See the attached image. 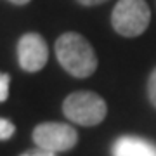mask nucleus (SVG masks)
I'll list each match as a JSON object with an SVG mask.
<instances>
[{
  "mask_svg": "<svg viewBox=\"0 0 156 156\" xmlns=\"http://www.w3.org/2000/svg\"><path fill=\"white\" fill-rule=\"evenodd\" d=\"M56 57L75 78H87L97 69V56L92 45L85 37L75 31L62 33L56 40Z\"/></svg>",
  "mask_w": 156,
  "mask_h": 156,
  "instance_id": "1",
  "label": "nucleus"
},
{
  "mask_svg": "<svg viewBox=\"0 0 156 156\" xmlns=\"http://www.w3.org/2000/svg\"><path fill=\"white\" fill-rule=\"evenodd\" d=\"M62 113L68 120L83 125V127H94L99 125L108 113L106 101L101 95L90 90H78L73 92L62 102Z\"/></svg>",
  "mask_w": 156,
  "mask_h": 156,
  "instance_id": "2",
  "label": "nucleus"
},
{
  "mask_svg": "<svg viewBox=\"0 0 156 156\" xmlns=\"http://www.w3.org/2000/svg\"><path fill=\"white\" fill-rule=\"evenodd\" d=\"M151 21V9L146 0H118L113 9L111 24L122 37L134 38L144 33Z\"/></svg>",
  "mask_w": 156,
  "mask_h": 156,
  "instance_id": "3",
  "label": "nucleus"
},
{
  "mask_svg": "<svg viewBox=\"0 0 156 156\" xmlns=\"http://www.w3.org/2000/svg\"><path fill=\"white\" fill-rule=\"evenodd\" d=\"M33 140L42 149L61 153V151H68L75 147V144L78 142V134L71 125L47 122L35 127Z\"/></svg>",
  "mask_w": 156,
  "mask_h": 156,
  "instance_id": "4",
  "label": "nucleus"
},
{
  "mask_svg": "<svg viewBox=\"0 0 156 156\" xmlns=\"http://www.w3.org/2000/svg\"><path fill=\"white\" fill-rule=\"evenodd\" d=\"M49 49L42 35L24 33L17 42V61L19 66L28 73H37L47 64Z\"/></svg>",
  "mask_w": 156,
  "mask_h": 156,
  "instance_id": "5",
  "label": "nucleus"
},
{
  "mask_svg": "<svg viewBox=\"0 0 156 156\" xmlns=\"http://www.w3.org/2000/svg\"><path fill=\"white\" fill-rule=\"evenodd\" d=\"M113 156H156V146L140 137L123 135L113 144Z\"/></svg>",
  "mask_w": 156,
  "mask_h": 156,
  "instance_id": "6",
  "label": "nucleus"
},
{
  "mask_svg": "<svg viewBox=\"0 0 156 156\" xmlns=\"http://www.w3.org/2000/svg\"><path fill=\"white\" fill-rule=\"evenodd\" d=\"M14 132H16L14 123L5 120V118H0V140L11 139L12 135H14Z\"/></svg>",
  "mask_w": 156,
  "mask_h": 156,
  "instance_id": "7",
  "label": "nucleus"
},
{
  "mask_svg": "<svg viewBox=\"0 0 156 156\" xmlns=\"http://www.w3.org/2000/svg\"><path fill=\"white\" fill-rule=\"evenodd\" d=\"M9 83H11L9 73H0V102H4L9 97Z\"/></svg>",
  "mask_w": 156,
  "mask_h": 156,
  "instance_id": "8",
  "label": "nucleus"
},
{
  "mask_svg": "<svg viewBox=\"0 0 156 156\" xmlns=\"http://www.w3.org/2000/svg\"><path fill=\"white\" fill-rule=\"evenodd\" d=\"M147 95H149L151 104L156 108V68L149 75V82H147Z\"/></svg>",
  "mask_w": 156,
  "mask_h": 156,
  "instance_id": "9",
  "label": "nucleus"
},
{
  "mask_svg": "<svg viewBox=\"0 0 156 156\" xmlns=\"http://www.w3.org/2000/svg\"><path fill=\"white\" fill-rule=\"evenodd\" d=\"M21 156H57V153H52V151H47V149H33V151H26V153H23Z\"/></svg>",
  "mask_w": 156,
  "mask_h": 156,
  "instance_id": "10",
  "label": "nucleus"
},
{
  "mask_svg": "<svg viewBox=\"0 0 156 156\" xmlns=\"http://www.w3.org/2000/svg\"><path fill=\"white\" fill-rule=\"evenodd\" d=\"M78 4H82L85 7H92V5H99V4H104L108 0H76Z\"/></svg>",
  "mask_w": 156,
  "mask_h": 156,
  "instance_id": "11",
  "label": "nucleus"
},
{
  "mask_svg": "<svg viewBox=\"0 0 156 156\" xmlns=\"http://www.w3.org/2000/svg\"><path fill=\"white\" fill-rule=\"evenodd\" d=\"M11 4H14V5H26V4H30L31 0H9Z\"/></svg>",
  "mask_w": 156,
  "mask_h": 156,
  "instance_id": "12",
  "label": "nucleus"
}]
</instances>
